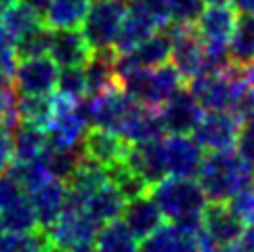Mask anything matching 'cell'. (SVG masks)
<instances>
[{"mask_svg":"<svg viewBox=\"0 0 254 252\" xmlns=\"http://www.w3.org/2000/svg\"><path fill=\"white\" fill-rule=\"evenodd\" d=\"M160 156L166 177H195L204 149L189 134H168L160 139Z\"/></svg>","mask_w":254,"mask_h":252,"instance_id":"obj_10","label":"cell"},{"mask_svg":"<svg viewBox=\"0 0 254 252\" xmlns=\"http://www.w3.org/2000/svg\"><path fill=\"white\" fill-rule=\"evenodd\" d=\"M197 183L208 202H227L244 187L254 183V168L240 149L208 151L197 168Z\"/></svg>","mask_w":254,"mask_h":252,"instance_id":"obj_1","label":"cell"},{"mask_svg":"<svg viewBox=\"0 0 254 252\" xmlns=\"http://www.w3.org/2000/svg\"><path fill=\"white\" fill-rule=\"evenodd\" d=\"M244 236V225L235 219L227 202H210L202 214L197 227V240L204 252H216L221 248L238 244Z\"/></svg>","mask_w":254,"mask_h":252,"instance_id":"obj_6","label":"cell"},{"mask_svg":"<svg viewBox=\"0 0 254 252\" xmlns=\"http://www.w3.org/2000/svg\"><path fill=\"white\" fill-rule=\"evenodd\" d=\"M120 137H124L130 145L137 143H149L156 141L160 137H164V126L160 120V112L158 107H149V105H137L134 112L128 116V120L124 122L120 128Z\"/></svg>","mask_w":254,"mask_h":252,"instance_id":"obj_19","label":"cell"},{"mask_svg":"<svg viewBox=\"0 0 254 252\" xmlns=\"http://www.w3.org/2000/svg\"><path fill=\"white\" fill-rule=\"evenodd\" d=\"M238 246H240L242 252H254V227H250L248 231H244V236L238 242Z\"/></svg>","mask_w":254,"mask_h":252,"instance_id":"obj_33","label":"cell"},{"mask_svg":"<svg viewBox=\"0 0 254 252\" xmlns=\"http://www.w3.org/2000/svg\"><path fill=\"white\" fill-rule=\"evenodd\" d=\"M17 114L19 122L36 126L47 132L53 116V93L51 95H17Z\"/></svg>","mask_w":254,"mask_h":252,"instance_id":"obj_25","label":"cell"},{"mask_svg":"<svg viewBox=\"0 0 254 252\" xmlns=\"http://www.w3.org/2000/svg\"><path fill=\"white\" fill-rule=\"evenodd\" d=\"M164 30L170 40H172V51H170V63L181 74L183 80H193L195 76L208 71V59L202 40L197 38L193 25H177L168 23Z\"/></svg>","mask_w":254,"mask_h":252,"instance_id":"obj_7","label":"cell"},{"mask_svg":"<svg viewBox=\"0 0 254 252\" xmlns=\"http://www.w3.org/2000/svg\"><path fill=\"white\" fill-rule=\"evenodd\" d=\"M158 30H160V23L145 8L141 0H130L128 8H126V15H124V21H122V28L118 32V38L114 42V53L116 55L128 53L130 49H134L143 40H147Z\"/></svg>","mask_w":254,"mask_h":252,"instance_id":"obj_15","label":"cell"},{"mask_svg":"<svg viewBox=\"0 0 254 252\" xmlns=\"http://www.w3.org/2000/svg\"><path fill=\"white\" fill-rule=\"evenodd\" d=\"M147 193L170 223L183 229L199 227L208 197L193 177H164L153 183Z\"/></svg>","mask_w":254,"mask_h":252,"instance_id":"obj_2","label":"cell"},{"mask_svg":"<svg viewBox=\"0 0 254 252\" xmlns=\"http://www.w3.org/2000/svg\"><path fill=\"white\" fill-rule=\"evenodd\" d=\"M80 149H82V156L86 160L107 168L126 160L130 143L110 128L90 126V128H86L82 141H80Z\"/></svg>","mask_w":254,"mask_h":252,"instance_id":"obj_11","label":"cell"},{"mask_svg":"<svg viewBox=\"0 0 254 252\" xmlns=\"http://www.w3.org/2000/svg\"><path fill=\"white\" fill-rule=\"evenodd\" d=\"M242 118L229 110L206 112L193 128V139L206 151H221L238 145Z\"/></svg>","mask_w":254,"mask_h":252,"instance_id":"obj_9","label":"cell"},{"mask_svg":"<svg viewBox=\"0 0 254 252\" xmlns=\"http://www.w3.org/2000/svg\"><path fill=\"white\" fill-rule=\"evenodd\" d=\"M28 6H32L36 13L42 15V19H44V11H47V4H49V0H23Z\"/></svg>","mask_w":254,"mask_h":252,"instance_id":"obj_36","label":"cell"},{"mask_svg":"<svg viewBox=\"0 0 254 252\" xmlns=\"http://www.w3.org/2000/svg\"><path fill=\"white\" fill-rule=\"evenodd\" d=\"M168 19L177 25H193L199 11L204 8L202 0H166Z\"/></svg>","mask_w":254,"mask_h":252,"instance_id":"obj_30","label":"cell"},{"mask_svg":"<svg viewBox=\"0 0 254 252\" xmlns=\"http://www.w3.org/2000/svg\"><path fill=\"white\" fill-rule=\"evenodd\" d=\"M13 160L11 162H30L44 154L47 149V132L36 126L19 122L13 128Z\"/></svg>","mask_w":254,"mask_h":252,"instance_id":"obj_21","label":"cell"},{"mask_svg":"<svg viewBox=\"0 0 254 252\" xmlns=\"http://www.w3.org/2000/svg\"><path fill=\"white\" fill-rule=\"evenodd\" d=\"M206 4H221V2H227V0H202Z\"/></svg>","mask_w":254,"mask_h":252,"instance_id":"obj_38","label":"cell"},{"mask_svg":"<svg viewBox=\"0 0 254 252\" xmlns=\"http://www.w3.org/2000/svg\"><path fill=\"white\" fill-rule=\"evenodd\" d=\"M170 51H172V40L170 36L162 30L151 34L147 40H143L134 49L122 55H116V71L118 78L122 74H128L134 69H145V67H156L162 63L170 61Z\"/></svg>","mask_w":254,"mask_h":252,"instance_id":"obj_12","label":"cell"},{"mask_svg":"<svg viewBox=\"0 0 254 252\" xmlns=\"http://www.w3.org/2000/svg\"><path fill=\"white\" fill-rule=\"evenodd\" d=\"M216 252H242L238 244H233V246H227V248H221V250H216Z\"/></svg>","mask_w":254,"mask_h":252,"instance_id":"obj_37","label":"cell"},{"mask_svg":"<svg viewBox=\"0 0 254 252\" xmlns=\"http://www.w3.org/2000/svg\"><path fill=\"white\" fill-rule=\"evenodd\" d=\"M227 206L244 227H254V183L229 197Z\"/></svg>","mask_w":254,"mask_h":252,"instance_id":"obj_29","label":"cell"},{"mask_svg":"<svg viewBox=\"0 0 254 252\" xmlns=\"http://www.w3.org/2000/svg\"><path fill=\"white\" fill-rule=\"evenodd\" d=\"M59 65L49 55L17 59L11 82L17 95H51L57 88Z\"/></svg>","mask_w":254,"mask_h":252,"instance_id":"obj_8","label":"cell"},{"mask_svg":"<svg viewBox=\"0 0 254 252\" xmlns=\"http://www.w3.org/2000/svg\"><path fill=\"white\" fill-rule=\"evenodd\" d=\"M231 2L240 15H254V0H231Z\"/></svg>","mask_w":254,"mask_h":252,"instance_id":"obj_34","label":"cell"},{"mask_svg":"<svg viewBox=\"0 0 254 252\" xmlns=\"http://www.w3.org/2000/svg\"><path fill=\"white\" fill-rule=\"evenodd\" d=\"M93 0H49L44 11V23L53 30L80 28Z\"/></svg>","mask_w":254,"mask_h":252,"instance_id":"obj_20","label":"cell"},{"mask_svg":"<svg viewBox=\"0 0 254 252\" xmlns=\"http://www.w3.org/2000/svg\"><path fill=\"white\" fill-rule=\"evenodd\" d=\"M240 13L227 2L221 4H208L202 8L193 23V30L197 38L202 40L208 67L221 69L231 63L229 57V40L233 36V30L238 25Z\"/></svg>","mask_w":254,"mask_h":252,"instance_id":"obj_3","label":"cell"},{"mask_svg":"<svg viewBox=\"0 0 254 252\" xmlns=\"http://www.w3.org/2000/svg\"><path fill=\"white\" fill-rule=\"evenodd\" d=\"M128 0H93L82 21V34L93 53L114 51V42L122 28Z\"/></svg>","mask_w":254,"mask_h":252,"instance_id":"obj_5","label":"cell"},{"mask_svg":"<svg viewBox=\"0 0 254 252\" xmlns=\"http://www.w3.org/2000/svg\"><path fill=\"white\" fill-rule=\"evenodd\" d=\"M13 160V128L0 122V173H4Z\"/></svg>","mask_w":254,"mask_h":252,"instance_id":"obj_31","label":"cell"},{"mask_svg":"<svg viewBox=\"0 0 254 252\" xmlns=\"http://www.w3.org/2000/svg\"><path fill=\"white\" fill-rule=\"evenodd\" d=\"M53 242L47 231L34 229L28 233L0 231V252H49Z\"/></svg>","mask_w":254,"mask_h":252,"instance_id":"obj_27","label":"cell"},{"mask_svg":"<svg viewBox=\"0 0 254 252\" xmlns=\"http://www.w3.org/2000/svg\"><path fill=\"white\" fill-rule=\"evenodd\" d=\"M242 67V80H244V88H246V97L250 107H254V61L248 65H240Z\"/></svg>","mask_w":254,"mask_h":252,"instance_id":"obj_32","label":"cell"},{"mask_svg":"<svg viewBox=\"0 0 254 252\" xmlns=\"http://www.w3.org/2000/svg\"><path fill=\"white\" fill-rule=\"evenodd\" d=\"M229 57L235 65L254 61V15H242L229 40Z\"/></svg>","mask_w":254,"mask_h":252,"instance_id":"obj_26","label":"cell"},{"mask_svg":"<svg viewBox=\"0 0 254 252\" xmlns=\"http://www.w3.org/2000/svg\"><path fill=\"white\" fill-rule=\"evenodd\" d=\"M57 91L61 95H67L71 99H80L86 97V78H84V69L82 67H65L59 69V80H57Z\"/></svg>","mask_w":254,"mask_h":252,"instance_id":"obj_28","label":"cell"},{"mask_svg":"<svg viewBox=\"0 0 254 252\" xmlns=\"http://www.w3.org/2000/svg\"><path fill=\"white\" fill-rule=\"evenodd\" d=\"M95 252H139L137 238L128 231L124 221H110L95 236Z\"/></svg>","mask_w":254,"mask_h":252,"instance_id":"obj_24","label":"cell"},{"mask_svg":"<svg viewBox=\"0 0 254 252\" xmlns=\"http://www.w3.org/2000/svg\"><path fill=\"white\" fill-rule=\"evenodd\" d=\"M47 55L59 65V69L65 67H84L93 57L88 40L84 38L82 30H53Z\"/></svg>","mask_w":254,"mask_h":252,"instance_id":"obj_14","label":"cell"},{"mask_svg":"<svg viewBox=\"0 0 254 252\" xmlns=\"http://www.w3.org/2000/svg\"><path fill=\"white\" fill-rule=\"evenodd\" d=\"M126 202L128 200L124 197L120 189L112 181H105L101 187H97L95 191L86 197V202L80 210H84L99 227H103V225H107L110 221H116L122 217Z\"/></svg>","mask_w":254,"mask_h":252,"instance_id":"obj_18","label":"cell"},{"mask_svg":"<svg viewBox=\"0 0 254 252\" xmlns=\"http://www.w3.org/2000/svg\"><path fill=\"white\" fill-rule=\"evenodd\" d=\"M122 221L134 238L145 240L156 229L162 227L164 214L160 212L158 204L151 200L149 193H143V195H137L126 202L124 212H122Z\"/></svg>","mask_w":254,"mask_h":252,"instance_id":"obj_16","label":"cell"},{"mask_svg":"<svg viewBox=\"0 0 254 252\" xmlns=\"http://www.w3.org/2000/svg\"><path fill=\"white\" fill-rule=\"evenodd\" d=\"M183 84V78L170 61L156 67L134 69L120 76V86L134 101L149 107H160L168 97L175 95Z\"/></svg>","mask_w":254,"mask_h":252,"instance_id":"obj_4","label":"cell"},{"mask_svg":"<svg viewBox=\"0 0 254 252\" xmlns=\"http://www.w3.org/2000/svg\"><path fill=\"white\" fill-rule=\"evenodd\" d=\"M8 91H13V82H11V76L4 74L2 69H0V97H4Z\"/></svg>","mask_w":254,"mask_h":252,"instance_id":"obj_35","label":"cell"},{"mask_svg":"<svg viewBox=\"0 0 254 252\" xmlns=\"http://www.w3.org/2000/svg\"><path fill=\"white\" fill-rule=\"evenodd\" d=\"M160 120L164 126V132L170 134H189L193 132V128L197 126L199 118L204 116L202 105L195 101V97L185 91V88H179V91L168 97L164 103L160 105Z\"/></svg>","mask_w":254,"mask_h":252,"instance_id":"obj_13","label":"cell"},{"mask_svg":"<svg viewBox=\"0 0 254 252\" xmlns=\"http://www.w3.org/2000/svg\"><path fill=\"white\" fill-rule=\"evenodd\" d=\"M28 195L34 206L36 219H38V227L42 231H49L59 219L63 204H65V181L53 177L51 181L40 185L38 189H34Z\"/></svg>","mask_w":254,"mask_h":252,"instance_id":"obj_17","label":"cell"},{"mask_svg":"<svg viewBox=\"0 0 254 252\" xmlns=\"http://www.w3.org/2000/svg\"><path fill=\"white\" fill-rule=\"evenodd\" d=\"M38 229V219H36L34 206L30 195L25 193L19 200L8 204L4 210H0V231L4 233H28Z\"/></svg>","mask_w":254,"mask_h":252,"instance_id":"obj_23","label":"cell"},{"mask_svg":"<svg viewBox=\"0 0 254 252\" xmlns=\"http://www.w3.org/2000/svg\"><path fill=\"white\" fill-rule=\"evenodd\" d=\"M0 23L8 30V34L15 38V42L25 36L28 32H32L34 28H38L40 23H44L42 15H38L32 6H28L23 0H11L4 11L0 13Z\"/></svg>","mask_w":254,"mask_h":252,"instance_id":"obj_22","label":"cell"}]
</instances>
